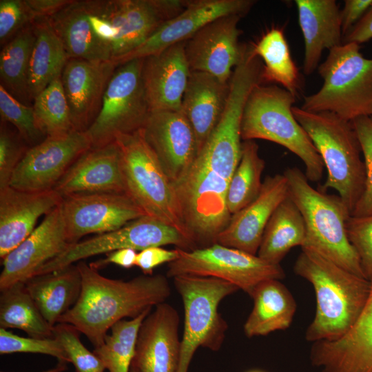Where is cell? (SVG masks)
I'll return each mask as SVG.
<instances>
[{
    "label": "cell",
    "mask_w": 372,
    "mask_h": 372,
    "mask_svg": "<svg viewBox=\"0 0 372 372\" xmlns=\"http://www.w3.org/2000/svg\"><path fill=\"white\" fill-rule=\"evenodd\" d=\"M144 137L174 184L198 155L194 130L181 111H150L142 127Z\"/></svg>",
    "instance_id": "cell-19"
},
{
    "label": "cell",
    "mask_w": 372,
    "mask_h": 372,
    "mask_svg": "<svg viewBox=\"0 0 372 372\" xmlns=\"http://www.w3.org/2000/svg\"><path fill=\"white\" fill-rule=\"evenodd\" d=\"M265 166L254 141H242L239 163L233 174L227 193V207L231 216L237 213L259 195Z\"/></svg>",
    "instance_id": "cell-36"
},
{
    "label": "cell",
    "mask_w": 372,
    "mask_h": 372,
    "mask_svg": "<svg viewBox=\"0 0 372 372\" xmlns=\"http://www.w3.org/2000/svg\"><path fill=\"white\" fill-rule=\"evenodd\" d=\"M242 17L236 14L219 17L185 42V52L191 72H206L221 81L229 82L242 54L238 28Z\"/></svg>",
    "instance_id": "cell-18"
},
{
    "label": "cell",
    "mask_w": 372,
    "mask_h": 372,
    "mask_svg": "<svg viewBox=\"0 0 372 372\" xmlns=\"http://www.w3.org/2000/svg\"><path fill=\"white\" fill-rule=\"evenodd\" d=\"M39 353L52 356L59 362L70 363L60 342L55 338L21 337L0 328V354Z\"/></svg>",
    "instance_id": "cell-41"
},
{
    "label": "cell",
    "mask_w": 372,
    "mask_h": 372,
    "mask_svg": "<svg viewBox=\"0 0 372 372\" xmlns=\"http://www.w3.org/2000/svg\"><path fill=\"white\" fill-rule=\"evenodd\" d=\"M36 20L26 0L0 1V41L4 43L13 34Z\"/></svg>",
    "instance_id": "cell-45"
},
{
    "label": "cell",
    "mask_w": 372,
    "mask_h": 372,
    "mask_svg": "<svg viewBox=\"0 0 372 372\" xmlns=\"http://www.w3.org/2000/svg\"><path fill=\"white\" fill-rule=\"evenodd\" d=\"M33 108L38 125L46 137L63 136L75 130L61 77L35 97Z\"/></svg>",
    "instance_id": "cell-38"
},
{
    "label": "cell",
    "mask_w": 372,
    "mask_h": 372,
    "mask_svg": "<svg viewBox=\"0 0 372 372\" xmlns=\"http://www.w3.org/2000/svg\"><path fill=\"white\" fill-rule=\"evenodd\" d=\"M306 240L303 216L288 196L276 209L264 231L257 256L273 265L280 262L294 247Z\"/></svg>",
    "instance_id": "cell-32"
},
{
    "label": "cell",
    "mask_w": 372,
    "mask_h": 372,
    "mask_svg": "<svg viewBox=\"0 0 372 372\" xmlns=\"http://www.w3.org/2000/svg\"><path fill=\"white\" fill-rule=\"evenodd\" d=\"M116 68L111 61L68 60L61 78L75 130L85 132L97 116Z\"/></svg>",
    "instance_id": "cell-21"
},
{
    "label": "cell",
    "mask_w": 372,
    "mask_h": 372,
    "mask_svg": "<svg viewBox=\"0 0 372 372\" xmlns=\"http://www.w3.org/2000/svg\"><path fill=\"white\" fill-rule=\"evenodd\" d=\"M318 72L322 87L304 98L302 109L332 112L349 121L372 116V59L362 54L360 45L345 43L330 50Z\"/></svg>",
    "instance_id": "cell-7"
},
{
    "label": "cell",
    "mask_w": 372,
    "mask_h": 372,
    "mask_svg": "<svg viewBox=\"0 0 372 372\" xmlns=\"http://www.w3.org/2000/svg\"><path fill=\"white\" fill-rule=\"evenodd\" d=\"M24 283L41 314L52 326L74 305L81 291L76 264L34 276Z\"/></svg>",
    "instance_id": "cell-30"
},
{
    "label": "cell",
    "mask_w": 372,
    "mask_h": 372,
    "mask_svg": "<svg viewBox=\"0 0 372 372\" xmlns=\"http://www.w3.org/2000/svg\"><path fill=\"white\" fill-rule=\"evenodd\" d=\"M372 6V0H346L340 11L343 37L360 20Z\"/></svg>",
    "instance_id": "cell-47"
},
{
    "label": "cell",
    "mask_w": 372,
    "mask_h": 372,
    "mask_svg": "<svg viewBox=\"0 0 372 372\" xmlns=\"http://www.w3.org/2000/svg\"><path fill=\"white\" fill-rule=\"evenodd\" d=\"M130 372H136L133 368L131 367Z\"/></svg>",
    "instance_id": "cell-54"
},
{
    "label": "cell",
    "mask_w": 372,
    "mask_h": 372,
    "mask_svg": "<svg viewBox=\"0 0 372 372\" xmlns=\"http://www.w3.org/2000/svg\"><path fill=\"white\" fill-rule=\"evenodd\" d=\"M178 258L168 263L167 277L196 276L229 282L249 296L256 286L269 280H282L280 265H273L238 249L214 243L192 250L177 248Z\"/></svg>",
    "instance_id": "cell-11"
},
{
    "label": "cell",
    "mask_w": 372,
    "mask_h": 372,
    "mask_svg": "<svg viewBox=\"0 0 372 372\" xmlns=\"http://www.w3.org/2000/svg\"><path fill=\"white\" fill-rule=\"evenodd\" d=\"M359 140L365 169L364 192L351 216L372 214V116L357 118L351 121Z\"/></svg>",
    "instance_id": "cell-42"
},
{
    "label": "cell",
    "mask_w": 372,
    "mask_h": 372,
    "mask_svg": "<svg viewBox=\"0 0 372 372\" xmlns=\"http://www.w3.org/2000/svg\"><path fill=\"white\" fill-rule=\"evenodd\" d=\"M254 54L262 60L263 82L281 85L295 96L300 87V74L283 31L273 28L253 45Z\"/></svg>",
    "instance_id": "cell-34"
},
{
    "label": "cell",
    "mask_w": 372,
    "mask_h": 372,
    "mask_svg": "<svg viewBox=\"0 0 372 372\" xmlns=\"http://www.w3.org/2000/svg\"><path fill=\"white\" fill-rule=\"evenodd\" d=\"M252 0H189L184 10L165 22L138 47L111 60L118 67L135 59L158 54L179 43L187 41L208 23L223 16L243 17L255 3Z\"/></svg>",
    "instance_id": "cell-15"
},
{
    "label": "cell",
    "mask_w": 372,
    "mask_h": 372,
    "mask_svg": "<svg viewBox=\"0 0 372 372\" xmlns=\"http://www.w3.org/2000/svg\"><path fill=\"white\" fill-rule=\"evenodd\" d=\"M99 372H103V371H99Z\"/></svg>",
    "instance_id": "cell-55"
},
{
    "label": "cell",
    "mask_w": 372,
    "mask_h": 372,
    "mask_svg": "<svg viewBox=\"0 0 372 372\" xmlns=\"http://www.w3.org/2000/svg\"><path fill=\"white\" fill-rule=\"evenodd\" d=\"M0 327L18 329L33 338H54V326L44 318L24 282L1 290Z\"/></svg>",
    "instance_id": "cell-33"
},
{
    "label": "cell",
    "mask_w": 372,
    "mask_h": 372,
    "mask_svg": "<svg viewBox=\"0 0 372 372\" xmlns=\"http://www.w3.org/2000/svg\"><path fill=\"white\" fill-rule=\"evenodd\" d=\"M293 271L312 285L316 293V314L307 329L306 340H333L345 334L364 309L371 281L305 247H301Z\"/></svg>",
    "instance_id": "cell-3"
},
{
    "label": "cell",
    "mask_w": 372,
    "mask_h": 372,
    "mask_svg": "<svg viewBox=\"0 0 372 372\" xmlns=\"http://www.w3.org/2000/svg\"><path fill=\"white\" fill-rule=\"evenodd\" d=\"M288 196V183L283 174L267 176L259 195L231 216L216 243L257 255L271 216Z\"/></svg>",
    "instance_id": "cell-22"
},
{
    "label": "cell",
    "mask_w": 372,
    "mask_h": 372,
    "mask_svg": "<svg viewBox=\"0 0 372 372\" xmlns=\"http://www.w3.org/2000/svg\"><path fill=\"white\" fill-rule=\"evenodd\" d=\"M369 297L361 314L364 329L372 343V281Z\"/></svg>",
    "instance_id": "cell-51"
},
{
    "label": "cell",
    "mask_w": 372,
    "mask_h": 372,
    "mask_svg": "<svg viewBox=\"0 0 372 372\" xmlns=\"http://www.w3.org/2000/svg\"><path fill=\"white\" fill-rule=\"evenodd\" d=\"M179 316L165 302L155 307L140 327L132 364L136 372H177L180 340Z\"/></svg>",
    "instance_id": "cell-20"
},
{
    "label": "cell",
    "mask_w": 372,
    "mask_h": 372,
    "mask_svg": "<svg viewBox=\"0 0 372 372\" xmlns=\"http://www.w3.org/2000/svg\"><path fill=\"white\" fill-rule=\"evenodd\" d=\"M92 148L85 132L46 137L29 148L12 176L10 186L28 192L53 190L74 162Z\"/></svg>",
    "instance_id": "cell-13"
},
{
    "label": "cell",
    "mask_w": 372,
    "mask_h": 372,
    "mask_svg": "<svg viewBox=\"0 0 372 372\" xmlns=\"http://www.w3.org/2000/svg\"><path fill=\"white\" fill-rule=\"evenodd\" d=\"M151 311L149 309L134 318L116 322L103 343L94 348L93 352L109 372H130L140 327Z\"/></svg>",
    "instance_id": "cell-37"
},
{
    "label": "cell",
    "mask_w": 372,
    "mask_h": 372,
    "mask_svg": "<svg viewBox=\"0 0 372 372\" xmlns=\"http://www.w3.org/2000/svg\"><path fill=\"white\" fill-rule=\"evenodd\" d=\"M60 204L45 216L29 236L2 259L0 290L26 282L41 267L72 245L68 238Z\"/></svg>",
    "instance_id": "cell-17"
},
{
    "label": "cell",
    "mask_w": 372,
    "mask_h": 372,
    "mask_svg": "<svg viewBox=\"0 0 372 372\" xmlns=\"http://www.w3.org/2000/svg\"><path fill=\"white\" fill-rule=\"evenodd\" d=\"M247 372H265V371H261V370H258V369H254V370L249 371Z\"/></svg>",
    "instance_id": "cell-53"
},
{
    "label": "cell",
    "mask_w": 372,
    "mask_h": 372,
    "mask_svg": "<svg viewBox=\"0 0 372 372\" xmlns=\"http://www.w3.org/2000/svg\"><path fill=\"white\" fill-rule=\"evenodd\" d=\"M298 22L304 41L303 71L311 74L322 52L342 44L340 11L335 0H296Z\"/></svg>",
    "instance_id": "cell-26"
},
{
    "label": "cell",
    "mask_w": 372,
    "mask_h": 372,
    "mask_svg": "<svg viewBox=\"0 0 372 372\" xmlns=\"http://www.w3.org/2000/svg\"><path fill=\"white\" fill-rule=\"evenodd\" d=\"M53 190L61 198L95 193L125 194L121 153L116 141L91 148L80 156Z\"/></svg>",
    "instance_id": "cell-23"
},
{
    "label": "cell",
    "mask_w": 372,
    "mask_h": 372,
    "mask_svg": "<svg viewBox=\"0 0 372 372\" xmlns=\"http://www.w3.org/2000/svg\"><path fill=\"white\" fill-rule=\"evenodd\" d=\"M169 245L184 250L196 248L176 228L145 215L114 231L72 244L63 254L41 267L34 276L58 271L83 259L121 249L140 251Z\"/></svg>",
    "instance_id": "cell-12"
},
{
    "label": "cell",
    "mask_w": 372,
    "mask_h": 372,
    "mask_svg": "<svg viewBox=\"0 0 372 372\" xmlns=\"http://www.w3.org/2000/svg\"><path fill=\"white\" fill-rule=\"evenodd\" d=\"M346 227L349 242L360 258L363 274L366 279L372 281V214L350 216Z\"/></svg>",
    "instance_id": "cell-43"
},
{
    "label": "cell",
    "mask_w": 372,
    "mask_h": 372,
    "mask_svg": "<svg viewBox=\"0 0 372 372\" xmlns=\"http://www.w3.org/2000/svg\"><path fill=\"white\" fill-rule=\"evenodd\" d=\"M143 59L115 69L105 89L99 112L85 131L92 148L115 141L122 134L141 129L150 112L143 77Z\"/></svg>",
    "instance_id": "cell-10"
},
{
    "label": "cell",
    "mask_w": 372,
    "mask_h": 372,
    "mask_svg": "<svg viewBox=\"0 0 372 372\" xmlns=\"http://www.w3.org/2000/svg\"><path fill=\"white\" fill-rule=\"evenodd\" d=\"M115 141L121 153L125 194L146 215L176 228L192 241L174 185L146 141L143 129L120 135Z\"/></svg>",
    "instance_id": "cell-8"
},
{
    "label": "cell",
    "mask_w": 372,
    "mask_h": 372,
    "mask_svg": "<svg viewBox=\"0 0 372 372\" xmlns=\"http://www.w3.org/2000/svg\"><path fill=\"white\" fill-rule=\"evenodd\" d=\"M46 19L61 40L68 59L111 61L110 48L93 32L87 1H72Z\"/></svg>",
    "instance_id": "cell-28"
},
{
    "label": "cell",
    "mask_w": 372,
    "mask_h": 372,
    "mask_svg": "<svg viewBox=\"0 0 372 372\" xmlns=\"http://www.w3.org/2000/svg\"><path fill=\"white\" fill-rule=\"evenodd\" d=\"M245 104L238 96H229L209 138L187 172L173 184L183 220L196 248L216 243L231 218L227 193L241 157Z\"/></svg>",
    "instance_id": "cell-1"
},
{
    "label": "cell",
    "mask_w": 372,
    "mask_h": 372,
    "mask_svg": "<svg viewBox=\"0 0 372 372\" xmlns=\"http://www.w3.org/2000/svg\"><path fill=\"white\" fill-rule=\"evenodd\" d=\"M60 205L70 244L85 235L114 231L146 215L125 194L70 195L62 197Z\"/></svg>",
    "instance_id": "cell-14"
},
{
    "label": "cell",
    "mask_w": 372,
    "mask_h": 372,
    "mask_svg": "<svg viewBox=\"0 0 372 372\" xmlns=\"http://www.w3.org/2000/svg\"><path fill=\"white\" fill-rule=\"evenodd\" d=\"M372 39V6L360 20L343 37L342 44L358 45Z\"/></svg>",
    "instance_id": "cell-48"
},
{
    "label": "cell",
    "mask_w": 372,
    "mask_h": 372,
    "mask_svg": "<svg viewBox=\"0 0 372 372\" xmlns=\"http://www.w3.org/2000/svg\"><path fill=\"white\" fill-rule=\"evenodd\" d=\"M280 280H264L252 291L250 297L254 300L253 309L243 327L247 337L264 336L291 326L296 303Z\"/></svg>",
    "instance_id": "cell-29"
},
{
    "label": "cell",
    "mask_w": 372,
    "mask_h": 372,
    "mask_svg": "<svg viewBox=\"0 0 372 372\" xmlns=\"http://www.w3.org/2000/svg\"><path fill=\"white\" fill-rule=\"evenodd\" d=\"M296 96L277 85H257L250 93L243 110L240 134L242 141L263 139L276 143L293 153L305 166L309 181L321 180L322 160L307 133L296 119Z\"/></svg>",
    "instance_id": "cell-6"
},
{
    "label": "cell",
    "mask_w": 372,
    "mask_h": 372,
    "mask_svg": "<svg viewBox=\"0 0 372 372\" xmlns=\"http://www.w3.org/2000/svg\"><path fill=\"white\" fill-rule=\"evenodd\" d=\"M68 369L67 365L65 363L63 362H59V364L52 369L40 371V372H64ZM1 372H6V371H1Z\"/></svg>",
    "instance_id": "cell-52"
},
{
    "label": "cell",
    "mask_w": 372,
    "mask_h": 372,
    "mask_svg": "<svg viewBox=\"0 0 372 372\" xmlns=\"http://www.w3.org/2000/svg\"><path fill=\"white\" fill-rule=\"evenodd\" d=\"M34 39L31 23L8 42L0 54L1 85L21 102L29 99L28 69Z\"/></svg>",
    "instance_id": "cell-35"
},
{
    "label": "cell",
    "mask_w": 372,
    "mask_h": 372,
    "mask_svg": "<svg viewBox=\"0 0 372 372\" xmlns=\"http://www.w3.org/2000/svg\"><path fill=\"white\" fill-rule=\"evenodd\" d=\"M76 265L81 276V293L57 323L73 325L94 348L103 343L116 322L138 316L165 302L171 295L167 276L162 274H143L123 280L105 277L83 260Z\"/></svg>",
    "instance_id": "cell-2"
},
{
    "label": "cell",
    "mask_w": 372,
    "mask_h": 372,
    "mask_svg": "<svg viewBox=\"0 0 372 372\" xmlns=\"http://www.w3.org/2000/svg\"><path fill=\"white\" fill-rule=\"evenodd\" d=\"M71 1V0H26L36 19L51 17Z\"/></svg>",
    "instance_id": "cell-50"
},
{
    "label": "cell",
    "mask_w": 372,
    "mask_h": 372,
    "mask_svg": "<svg viewBox=\"0 0 372 372\" xmlns=\"http://www.w3.org/2000/svg\"><path fill=\"white\" fill-rule=\"evenodd\" d=\"M0 113L1 120L9 122L28 144L41 143L46 136L40 130L33 107L26 105L0 85Z\"/></svg>",
    "instance_id": "cell-39"
},
{
    "label": "cell",
    "mask_w": 372,
    "mask_h": 372,
    "mask_svg": "<svg viewBox=\"0 0 372 372\" xmlns=\"http://www.w3.org/2000/svg\"><path fill=\"white\" fill-rule=\"evenodd\" d=\"M23 139L1 122L0 130V190L10 186L14 169L26 153Z\"/></svg>",
    "instance_id": "cell-44"
},
{
    "label": "cell",
    "mask_w": 372,
    "mask_h": 372,
    "mask_svg": "<svg viewBox=\"0 0 372 372\" xmlns=\"http://www.w3.org/2000/svg\"><path fill=\"white\" fill-rule=\"evenodd\" d=\"M32 25L35 39L29 63L28 94L34 100L52 81L61 76L69 59L46 18H38Z\"/></svg>",
    "instance_id": "cell-31"
},
{
    "label": "cell",
    "mask_w": 372,
    "mask_h": 372,
    "mask_svg": "<svg viewBox=\"0 0 372 372\" xmlns=\"http://www.w3.org/2000/svg\"><path fill=\"white\" fill-rule=\"evenodd\" d=\"M283 174L287 180L289 196L305 223L306 240L301 247L311 248L347 271L365 278L358 255L347 236L346 225L351 215L341 198L314 189L296 167L286 168Z\"/></svg>",
    "instance_id": "cell-5"
},
{
    "label": "cell",
    "mask_w": 372,
    "mask_h": 372,
    "mask_svg": "<svg viewBox=\"0 0 372 372\" xmlns=\"http://www.w3.org/2000/svg\"><path fill=\"white\" fill-rule=\"evenodd\" d=\"M292 112L319 153L327 177L318 189L338 192L351 215L365 183L361 147L351 121L329 112H314L293 106Z\"/></svg>",
    "instance_id": "cell-4"
},
{
    "label": "cell",
    "mask_w": 372,
    "mask_h": 372,
    "mask_svg": "<svg viewBox=\"0 0 372 372\" xmlns=\"http://www.w3.org/2000/svg\"><path fill=\"white\" fill-rule=\"evenodd\" d=\"M178 256V249L169 250L162 247H151L137 254L135 266L145 275H153L154 269L164 263H169Z\"/></svg>",
    "instance_id": "cell-46"
},
{
    "label": "cell",
    "mask_w": 372,
    "mask_h": 372,
    "mask_svg": "<svg viewBox=\"0 0 372 372\" xmlns=\"http://www.w3.org/2000/svg\"><path fill=\"white\" fill-rule=\"evenodd\" d=\"M54 190L28 192L8 186L0 190V257L3 259L29 236L39 218L61 202Z\"/></svg>",
    "instance_id": "cell-24"
},
{
    "label": "cell",
    "mask_w": 372,
    "mask_h": 372,
    "mask_svg": "<svg viewBox=\"0 0 372 372\" xmlns=\"http://www.w3.org/2000/svg\"><path fill=\"white\" fill-rule=\"evenodd\" d=\"M174 284L184 307V329L177 372H187L199 347L218 351L228 324L218 311L220 302L239 290L234 284L216 278L178 276Z\"/></svg>",
    "instance_id": "cell-9"
},
{
    "label": "cell",
    "mask_w": 372,
    "mask_h": 372,
    "mask_svg": "<svg viewBox=\"0 0 372 372\" xmlns=\"http://www.w3.org/2000/svg\"><path fill=\"white\" fill-rule=\"evenodd\" d=\"M229 92V82L221 81L206 72H191L181 112L194 130L198 154L222 116Z\"/></svg>",
    "instance_id": "cell-27"
},
{
    "label": "cell",
    "mask_w": 372,
    "mask_h": 372,
    "mask_svg": "<svg viewBox=\"0 0 372 372\" xmlns=\"http://www.w3.org/2000/svg\"><path fill=\"white\" fill-rule=\"evenodd\" d=\"M185 42L143 59L142 77L150 111H181L191 70Z\"/></svg>",
    "instance_id": "cell-25"
},
{
    "label": "cell",
    "mask_w": 372,
    "mask_h": 372,
    "mask_svg": "<svg viewBox=\"0 0 372 372\" xmlns=\"http://www.w3.org/2000/svg\"><path fill=\"white\" fill-rule=\"evenodd\" d=\"M79 333L76 327L68 323H56L54 326V338L60 342L76 372L104 371L103 364L93 351L83 345Z\"/></svg>",
    "instance_id": "cell-40"
},
{
    "label": "cell",
    "mask_w": 372,
    "mask_h": 372,
    "mask_svg": "<svg viewBox=\"0 0 372 372\" xmlns=\"http://www.w3.org/2000/svg\"><path fill=\"white\" fill-rule=\"evenodd\" d=\"M187 1H99L102 12L116 31V37L111 47L112 59L125 54L141 45L165 22L181 12Z\"/></svg>",
    "instance_id": "cell-16"
},
{
    "label": "cell",
    "mask_w": 372,
    "mask_h": 372,
    "mask_svg": "<svg viewBox=\"0 0 372 372\" xmlns=\"http://www.w3.org/2000/svg\"><path fill=\"white\" fill-rule=\"evenodd\" d=\"M137 251L125 248L118 249L107 254V257L103 260L90 264L97 269L108 264H114L125 269H130L135 266Z\"/></svg>",
    "instance_id": "cell-49"
}]
</instances>
